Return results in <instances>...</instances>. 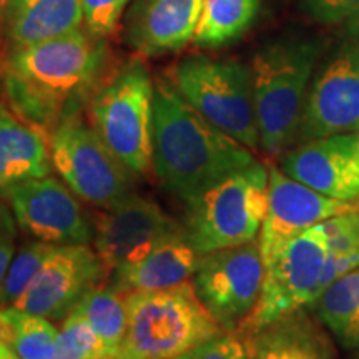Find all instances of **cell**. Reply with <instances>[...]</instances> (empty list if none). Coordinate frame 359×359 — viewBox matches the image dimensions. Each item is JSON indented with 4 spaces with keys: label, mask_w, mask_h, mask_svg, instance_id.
I'll list each match as a JSON object with an SVG mask.
<instances>
[{
    "label": "cell",
    "mask_w": 359,
    "mask_h": 359,
    "mask_svg": "<svg viewBox=\"0 0 359 359\" xmlns=\"http://www.w3.org/2000/svg\"><path fill=\"white\" fill-rule=\"evenodd\" d=\"M107 43L85 29L12 47L2 65L11 109L50 137L62 122L80 114L105 77Z\"/></svg>",
    "instance_id": "6da1fadb"
},
{
    "label": "cell",
    "mask_w": 359,
    "mask_h": 359,
    "mask_svg": "<svg viewBox=\"0 0 359 359\" xmlns=\"http://www.w3.org/2000/svg\"><path fill=\"white\" fill-rule=\"evenodd\" d=\"M257 161L253 150L210 123L168 79L154 80L151 170L170 195L190 205Z\"/></svg>",
    "instance_id": "7a4b0ae2"
},
{
    "label": "cell",
    "mask_w": 359,
    "mask_h": 359,
    "mask_svg": "<svg viewBox=\"0 0 359 359\" xmlns=\"http://www.w3.org/2000/svg\"><path fill=\"white\" fill-rule=\"evenodd\" d=\"M321 43L311 39H281L264 45L251 62L259 148L276 158L296 143L306 90Z\"/></svg>",
    "instance_id": "3957f363"
},
{
    "label": "cell",
    "mask_w": 359,
    "mask_h": 359,
    "mask_svg": "<svg viewBox=\"0 0 359 359\" xmlns=\"http://www.w3.org/2000/svg\"><path fill=\"white\" fill-rule=\"evenodd\" d=\"M127 333L110 359H177L226 333L203 306L193 283L127 294Z\"/></svg>",
    "instance_id": "277c9868"
},
{
    "label": "cell",
    "mask_w": 359,
    "mask_h": 359,
    "mask_svg": "<svg viewBox=\"0 0 359 359\" xmlns=\"http://www.w3.org/2000/svg\"><path fill=\"white\" fill-rule=\"evenodd\" d=\"M90 125L132 172H151L154 79L145 62L130 58L102 79L88 100Z\"/></svg>",
    "instance_id": "5b68a950"
},
{
    "label": "cell",
    "mask_w": 359,
    "mask_h": 359,
    "mask_svg": "<svg viewBox=\"0 0 359 359\" xmlns=\"http://www.w3.org/2000/svg\"><path fill=\"white\" fill-rule=\"evenodd\" d=\"M168 80L210 123L250 150H258L259 128L251 67L236 60L191 55L173 67Z\"/></svg>",
    "instance_id": "8992f818"
},
{
    "label": "cell",
    "mask_w": 359,
    "mask_h": 359,
    "mask_svg": "<svg viewBox=\"0 0 359 359\" xmlns=\"http://www.w3.org/2000/svg\"><path fill=\"white\" fill-rule=\"evenodd\" d=\"M268 167L253 163L187 205V235L200 255L258 240L268 210Z\"/></svg>",
    "instance_id": "52a82bcc"
},
{
    "label": "cell",
    "mask_w": 359,
    "mask_h": 359,
    "mask_svg": "<svg viewBox=\"0 0 359 359\" xmlns=\"http://www.w3.org/2000/svg\"><path fill=\"white\" fill-rule=\"evenodd\" d=\"M48 143L53 168L83 203L109 210L133 193L135 175L80 114L58 125Z\"/></svg>",
    "instance_id": "ba28073f"
},
{
    "label": "cell",
    "mask_w": 359,
    "mask_h": 359,
    "mask_svg": "<svg viewBox=\"0 0 359 359\" xmlns=\"http://www.w3.org/2000/svg\"><path fill=\"white\" fill-rule=\"evenodd\" d=\"M326 257V238L318 226L283 246L266 264L257 306L235 333L245 339L269 323L309 306L316 298Z\"/></svg>",
    "instance_id": "9c48e42d"
},
{
    "label": "cell",
    "mask_w": 359,
    "mask_h": 359,
    "mask_svg": "<svg viewBox=\"0 0 359 359\" xmlns=\"http://www.w3.org/2000/svg\"><path fill=\"white\" fill-rule=\"evenodd\" d=\"M264 269L258 240L201 255L193 288L226 333H235L257 306Z\"/></svg>",
    "instance_id": "30bf717a"
},
{
    "label": "cell",
    "mask_w": 359,
    "mask_h": 359,
    "mask_svg": "<svg viewBox=\"0 0 359 359\" xmlns=\"http://www.w3.org/2000/svg\"><path fill=\"white\" fill-rule=\"evenodd\" d=\"M19 228L34 240L55 246L90 245L95 219L82 200L55 177L35 178L6 191Z\"/></svg>",
    "instance_id": "8fae6325"
},
{
    "label": "cell",
    "mask_w": 359,
    "mask_h": 359,
    "mask_svg": "<svg viewBox=\"0 0 359 359\" xmlns=\"http://www.w3.org/2000/svg\"><path fill=\"white\" fill-rule=\"evenodd\" d=\"M359 130V32L316 75L304 102L296 143Z\"/></svg>",
    "instance_id": "7c38bea8"
},
{
    "label": "cell",
    "mask_w": 359,
    "mask_h": 359,
    "mask_svg": "<svg viewBox=\"0 0 359 359\" xmlns=\"http://www.w3.org/2000/svg\"><path fill=\"white\" fill-rule=\"evenodd\" d=\"M156 201L132 193L95 218L93 246L107 271L143 257L161 241L185 233Z\"/></svg>",
    "instance_id": "4fadbf2b"
},
{
    "label": "cell",
    "mask_w": 359,
    "mask_h": 359,
    "mask_svg": "<svg viewBox=\"0 0 359 359\" xmlns=\"http://www.w3.org/2000/svg\"><path fill=\"white\" fill-rule=\"evenodd\" d=\"M268 210L258 236L264 266L309 228L359 208V203L331 198L296 182L275 165L268 168Z\"/></svg>",
    "instance_id": "5bb4252c"
},
{
    "label": "cell",
    "mask_w": 359,
    "mask_h": 359,
    "mask_svg": "<svg viewBox=\"0 0 359 359\" xmlns=\"http://www.w3.org/2000/svg\"><path fill=\"white\" fill-rule=\"evenodd\" d=\"M107 268L88 245L58 246L13 308L64 321L88 291L100 286Z\"/></svg>",
    "instance_id": "9a60e30c"
},
{
    "label": "cell",
    "mask_w": 359,
    "mask_h": 359,
    "mask_svg": "<svg viewBox=\"0 0 359 359\" xmlns=\"http://www.w3.org/2000/svg\"><path fill=\"white\" fill-rule=\"evenodd\" d=\"M280 170L296 182L341 201L359 203V138L338 133L285 151Z\"/></svg>",
    "instance_id": "2e32d148"
},
{
    "label": "cell",
    "mask_w": 359,
    "mask_h": 359,
    "mask_svg": "<svg viewBox=\"0 0 359 359\" xmlns=\"http://www.w3.org/2000/svg\"><path fill=\"white\" fill-rule=\"evenodd\" d=\"M203 0H142L133 8L127 40L145 55L177 52L193 42Z\"/></svg>",
    "instance_id": "e0dca14e"
},
{
    "label": "cell",
    "mask_w": 359,
    "mask_h": 359,
    "mask_svg": "<svg viewBox=\"0 0 359 359\" xmlns=\"http://www.w3.org/2000/svg\"><path fill=\"white\" fill-rule=\"evenodd\" d=\"M201 255L193 248L187 231L168 238L143 257L111 271V286L125 294L158 291L191 281Z\"/></svg>",
    "instance_id": "ac0fdd59"
},
{
    "label": "cell",
    "mask_w": 359,
    "mask_h": 359,
    "mask_svg": "<svg viewBox=\"0 0 359 359\" xmlns=\"http://www.w3.org/2000/svg\"><path fill=\"white\" fill-rule=\"evenodd\" d=\"M248 359H338L323 323L296 309L245 338Z\"/></svg>",
    "instance_id": "d6986e66"
},
{
    "label": "cell",
    "mask_w": 359,
    "mask_h": 359,
    "mask_svg": "<svg viewBox=\"0 0 359 359\" xmlns=\"http://www.w3.org/2000/svg\"><path fill=\"white\" fill-rule=\"evenodd\" d=\"M52 168L47 135L0 103V193L48 177Z\"/></svg>",
    "instance_id": "ffe728a7"
},
{
    "label": "cell",
    "mask_w": 359,
    "mask_h": 359,
    "mask_svg": "<svg viewBox=\"0 0 359 359\" xmlns=\"http://www.w3.org/2000/svg\"><path fill=\"white\" fill-rule=\"evenodd\" d=\"M12 47L45 42L82 29L80 0H11L4 20Z\"/></svg>",
    "instance_id": "44dd1931"
},
{
    "label": "cell",
    "mask_w": 359,
    "mask_h": 359,
    "mask_svg": "<svg viewBox=\"0 0 359 359\" xmlns=\"http://www.w3.org/2000/svg\"><path fill=\"white\" fill-rule=\"evenodd\" d=\"M309 306L344 348L359 349V268L327 285Z\"/></svg>",
    "instance_id": "7402d4cb"
},
{
    "label": "cell",
    "mask_w": 359,
    "mask_h": 359,
    "mask_svg": "<svg viewBox=\"0 0 359 359\" xmlns=\"http://www.w3.org/2000/svg\"><path fill=\"white\" fill-rule=\"evenodd\" d=\"M259 0H203L193 43L217 48L240 39L258 15Z\"/></svg>",
    "instance_id": "603a6c76"
},
{
    "label": "cell",
    "mask_w": 359,
    "mask_h": 359,
    "mask_svg": "<svg viewBox=\"0 0 359 359\" xmlns=\"http://www.w3.org/2000/svg\"><path fill=\"white\" fill-rule=\"evenodd\" d=\"M58 327L47 318L22 311L19 308H0V338L19 359H53Z\"/></svg>",
    "instance_id": "cb8c5ba5"
},
{
    "label": "cell",
    "mask_w": 359,
    "mask_h": 359,
    "mask_svg": "<svg viewBox=\"0 0 359 359\" xmlns=\"http://www.w3.org/2000/svg\"><path fill=\"white\" fill-rule=\"evenodd\" d=\"M75 311L82 314L97 334L103 339L110 351V358L118 351L127 333L128 303L127 294L114 286H97L83 296L75 306ZM109 358V359H110Z\"/></svg>",
    "instance_id": "d4e9b609"
},
{
    "label": "cell",
    "mask_w": 359,
    "mask_h": 359,
    "mask_svg": "<svg viewBox=\"0 0 359 359\" xmlns=\"http://www.w3.org/2000/svg\"><path fill=\"white\" fill-rule=\"evenodd\" d=\"M57 248L55 245L34 240L17 250L0 288V308L15 306Z\"/></svg>",
    "instance_id": "484cf974"
},
{
    "label": "cell",
    "mask_w": 359,
    "mask_h": 359,
    "mask_svg": "<svg viewBox=\"0 0 359 359\" xmlns=\"http://www.w3.org/2000/svg\"><path fill=\"white\" fill-rule=\"evenodd\" d=\"M110 351L93 326L74 309L58 330L53 359H109Z\"/></svg>",
    "instance_id": "4316f807"
},
{
    "label": "cell",
    "mask_w": 359,
    "mask_h": 359,
    "mask_svg": "<svg viewBox=\"0 0 359 359\" xmlns=\"http://www.w3.org/2000/svg\"><path fill=\"white\" fill-rule=\"evenodd\" d=\"M326 238L327 255L348 253L359 246V208L316 224Z\"/></svg>",
    "instance_id": "83f0119b"
},
{
    "label": "cell",
    "mask_w": 359,
    "mask_h": 359,
    "mask_svg": "<svg viewBox=\"0 0 359 359\" xmlns=\"http://www.w3.org/2000/svg\"><path fill=\"white\" fill-rule=\"evenodd\" d=\"M83 27L93 37L105 39L115 32L130 0H80Z\"/></svg>",
    "instance_id": "f1b7e54d"
},
{
    "label": "cell",
    "mask_w": 359,
    "mask_h": 359,
    "mask_svg": "<svg viewBox=\"0 0 359 359\" xmlns=\"http://www.w3.org/2000/svg\"><path fill=\"white\" fill-rule=\"evenodd\" d=\"M177 359H248V348L238 333H223Z\"/></svg>",
    "instance_id": "f546056e"
},
{
    "label": "cell",
    "mask_w": 359,
    "mask_h": 359,
    "mask_svg": "<svg viewBox=\"0 0 359 359\" xmlns=\"http://www.w3.org/2000/svg\"><path fill=\"white\" fill-rule=\"evenodd\" d=\"M17 236H19V223L15 215L11 205L0 201V288L17 253Z\"/></svg>",
    "instance_id": "4dcf8cb0"
},
{
    "label": "cell",
    "mask_w": 359,
    "mask_h": 359,
    "mask_svg": "<svg viewBox=\"0 0 359 359\" xmlns=\"http://www.w3.org/2000/svg\"><path fill=\"white\" fill-rule=\"evenodd\" d=\"M306 6L314 19L325 24H359V0H306Z\"/></svg>",
    "instance_id": "1f68e13d"
},
{
    "label": "cell",
    "mask_w": 359,
    "mask_h": 359,
    "mask_svg": "<svg viewBox=\"0 0 359 359\" xmlns=\"http://www.w3.org/2000/svg\"><path fill=\"white\" fill-rule=\"evenodd\" d=\"M0 359H19L2 338H0Z\"/></svg>",
    "instance_id": "d6a6232c"
},
{
    "label": "cell",
    "mask_w": 359,
    "mask_h": 359,
    "mask_svg": "<svg viewBox=\"0 0 359 359\" xmlns=\"http://www.w3.org/2000/svg\"><path fill=\"white\" fill-rule=\"evenodd\" d=\"M8 2H11V0H0V25L4 24V20H6Z\"/></svg>",
    "instance_id": "836d02e7"
},
{
    "label": "cell",
    "mask_w": 359,
    "mask_h": 359,
    "mask_svg": "<svg viewBox=\"0 0 359 359\" xmlns=\"http://www.w3.org/2000/svg\"><path fill=\"white\" fill-rule=\"evenodd\" d=\"M354 359H359V356H358V358H354Z\"/></svg>",
    "instance_id": "e575fe53"
},
{
    "label": "cell",
    "mask_w": 359,
    "mask_h": 359,
    "mask_svg": "<svg viewBox=\"0 0 359 359\" xmlns=\"http://www.w3.org/2000/svg\"><path fill=\"white\" fill-rule=\"evenodd\" d=\"M358 138H359V133H358Z\"/></svg>",
    "instance_id": "d590c367"
}]
</instances>
